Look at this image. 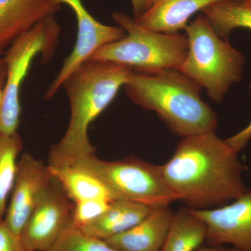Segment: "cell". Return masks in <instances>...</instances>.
<instances>
[{
  "instance_id": "obj_20",
  "label": "cell",
  "mask_w": 251,
  "mask_h": 251,
  "mask_svg": "<svg viewBox=\"0 0 251 251\" xmlns=\"http://www.w3.org/2000/svg\"><path fill=\"white\" fill-rule=\"evenodd\" d=\"M48 251H120L105 240L84 233L72 224Z\"/></svg>"
},
{
  "instance_id": "obj_10",
  "label": "cell",
  "mask_w": 251,
  "mask_h": 251,
  "mask_svg": "<svg viewBox=\"0 0 251 251\" xmlns=\"http://www.w3.org/2000/svg\"><path fill=\"white\" fill-rule=\"evenodd\" d=\"M192 211L205 224L207 245L251 251V189L226 205Z\"/></svg>"
},
{
  "instance_id": "obj_15",
  "label": "cell",
  "mask_w": 251,
  "mask_h": 251,
  "mask_svg": "<svg viewBox=\"0 0 251 251\" xmlns=\"http://www.w3.org/2000/svg\"><path fill=\"white\" fill-rule=\"evenodd\" d=\"M157 207L130 200H114L103 215L80 229L87 235L106 240L140 224Z\"/></svg>"
},
{
  "instance_id": "obj_28",
  "label": "cell",
  "mask_w": 251,
  "mask_h": 251,
  "mask_svg": "<svg viewBox=\"0 0 251 251\" xmlns=\"http://www.w3.org/2000/svg\"><path fill=\"white\" fill-rule=\"evenodd\" d=\"M156 1L157 0H153V4H154V3L156 2Z\"/></svg>"
},
{
  "instance_id": "obj_13",
  "label": "cell",
  "mask_w": 251,
  "mask_h": 251,
  "mask_svg": "<svg viewBox=\"0 0 251 251\" xmlns=\"http://www.w3.org/2000/svg\"><path fill=\"white\" fill-rule=\"evenodd\" d=\"M174 215L170 205L158 206L140 224L105 241L120 251H160Z\"/></svg>"
},
{
  "instance_id": "obj_21",
  "label": "cell",
  "mask_w": 251,
  "mask_h": 251,
  "mask_svg": "<svg viewBox=\"0 0 251 251\" xmlns=\"http://www.w3.org/2000/svg\"><path fill=\"white\" fill-rule=\"evenodd\" d=\"M112 201L104 199H92L74 202L72 224L80 228L90 224L108 210Z\"/></svg>"
},
{
  "instance_id": "obj_7",
  "label": "cell",
  "mask_w": 251,
  "mask_h": 251,
  "mask_svg": "<svg viewBox=\"0 0 251 251\" xmlns=\"http://www.w3.org/2000/svg\"><path fill=\"white\" fill-rule=\"evenodd\" d=\"M73 166L100 180L115 200H130L153 206L170 205L177 201L163 179L161 166L133 157L103 161L94 154L81 158Z\"/></svg>"
},
{
  "instance_id": "obj_14",
  "label": "cell",
  "mask_w": 251,
  "mask_h": 251,
  "mask_svg": "<svg viewBox=\"0 0 251 251\" xmlns=\"http://www.w3.org/2000/svg\"><path fill=\"white\" fill-rule=\"evenodd\" d=\"M221 1L227 0H157L148 11L135 21L151 30L176 34L184 30L193 15Z\"/></svg>"
},
{
  "instance_id": "obj_25",
  "label": "cell",
  "mask_w": 251,
  "mask_h": 251,
  "mask_svg": "<svg viewBox=\"0 0 251 251\" xmlns=\"http://www.w3.org/2000/svg\"><path fill=\"white\" fill-rule=\"evenodd\" d=\"M196 251H239L234 248H226L224 246H210L204 245L202 244L201 247L198 248Z\"/></svg>"
},
{
  "instance_id": "obj_17",
  "label": "cell",
  "mask_w": 251,
  "mask_h": 251,
  "mask_svg": "<svg viewBox=\"0 0 251 251\" xmlns=\"http://www.w3.org/2000/svg\"><path fill=\"white\" fill-rule=\"evenodd\" d=\"M206 226L191 209L175 212L171 228L160 251H196L206 239Z\"/></svg>"
},
{
  "instance_id": "obj_1",
  "label": "cell",
  "mask_w": 251,
  "mask_h": 251,
  "mask_svg": "<svg viewBox=\"0 0 251 251\" xmlns=\"http://www.w3.org/2000/svg\"><path fill=\"white\" fill-rule=\"evenodd\" d=\"M161 167L177 201L192 210L226 205L249 189L238 153L215 130L181 138L173 156Z\"/></svg>"
},
{
  "instance_id": "obj_8",
  "label": "cell",
  "mask_w": 251,
  "mask_h": 251,
  "mask_svg": "<svg viewBox=\"0 0 251 251\" xmlns=\"http://www.w3.org/2000/svg\"><path fill=\"white\" fill-rule=\"evenodd\" d=\"M74 203L52 176L20 235L25 251H48L72 224Z\"/></svg>"
},
{
  "instance_id": "obj_2",
  "label": "cell",
  "mask_w": 251,
  "mask_h": 251,
  "mask_svg": "<svg viewBox=\"0 0 251 251\" xmlns=\"http://www.w3.org/2000/svg\"><path fill=\"white\" fill-rule=\"evenodd\" d=\"M133 70L116 63L88 60L63 84L70 103V120L60 140L50 151L49 166H73L94 155L89 127L129 80Z\"/></svg>"
},
{
  "instance_id": "obj_24",
  "label": "cell",
  "mask_w": 251,
  "mask_h": 251,
  "mask_svg": "<svg viewBox=\"0 0 251 251\" xmlns=\"http://www.w3.org/2000/svg\"><path fill=\"white\" fill-rule=\"evenodd\" d=\"M134 19L143 16L153 4V0H130Z\"/></svg>"
},
{
  "instance_id": "obj_26",
  "label": "cell",
  "mask_w": 251,
  "mask_h": 251,
  "mask_svg": "<svg viewBox=\"0 0 251 251\" xmlns=\"http://www.w3.org/2000/svg\"><path fill=\"white\" fill-rule=\"evenodd\" d=\"M6 67L5 65L4 59L0 57V86L4 87L5 80H6Z\"/></svg>"
},
{
  "instance_id": "obj_6",
  "label": "cell",
  "mask_w": 251,
  "mask_h": 251,
  "mask_svg": "<svg viewBox=\"0 0 251 251\" xmlns=\"http://www.w3.org/2000/svg\"><path fill=\"white\" fill-rule=\"evenodd\" d=\"M60 26L53 16L44 18L18 36L5 51L6 80L0 104V135L17 133L21 116L20 90L38 54L49 59L55 49Z\"/></svg>"
},
{
  "instance_id": "obj_5",
  "label": "cell",
  "mask_w": 251,
  "mask_h": 251,
  "mask_svg": "<svg viewBox=\"0 0 251 251\" xmlns=\"http://www.w3.org/2000/svg\"><path fill=\"white\" fill-rule=\"evenodd\" d=\"M112 16L126 36L98 50L89 60L116 63L144 74L178 69L184 60L188 46L186 34L147 29L125 13L115 12Z\"/></svg>"
},
{
  "instance_id": "obj_27",
  "label": "cell",
  "mask_w": 251,
  "mask_h": 251,
  "mask_svg": "<svg viewBox=\"0 0 251 251\" xmlns=\"http://www.w3.org/2000/svg\"><path fill=\"white\" fill-rule=\"evenodd\" d=\"M243 4L249 9H251V0H245V1H243Z\"/></svg>"
},
{
  "instance_id": "obj_16",
  "label": "cell",
  "mask_w": 251,
  "mask_h": 251,
  "mask_svg": "<svg viewBox=\"0 0 251 251\" xmlns=\"http://www.w3.org/2000/svg\"><path fill=\"white\" fill-rule=\"evenodd\" d=\"M48 166L51 175L57 179L73 202L92 199L115 200L100 180L78 167Z\"/></svg>"
},
{
  "instance_id": "obj_12",
  "label": "cell",
  "mask_w": 251,
  "mask_h": 251,
  "mask_svg": "<svg viewBox=\"0 0 251 251\" xmlns=\"http://www.w3.org/2000/svg\"><path fill=\"white\" fill-rule=\"evenodd\" d=\"M60 9L55 0H0V53L18 36Z\"/></svg>"
},
{
  "instance_id": "obj_22",
  "label": "cell",
  "mask_w": 251,
  "mask_h": 251,
  "mask_svg": "<svg viewBox=\"0 0 251 251\" xmlns=\"http://www.w3.org/2000/svg\"><path fill=\"white\" fill-rule=\"evenodd\" d=\"M0 251H25L20 237L11 231L4 220L0 221Z\"/></svg>"
},
{
  "instance_id": "obj_19",
  "label": "cell",
  "mask_w": 251,
  "mask_h": 251,
  "mask_svg": "<svg viewBox=\"0 0 251 251\" xmlns=\"http://www.w3.org/2000/svg\"><path fill=\"white\" fill-rule=\"evenodd\" d=\"M22 140L17 133L0 135V221L4 219L6 201L14 186L18 156L22 150Z\"/></svg>"
},
{
  "instance_id": "obj_11",
  "label": "cell",
  "mask_w": 251,
  "mask_h": 251,
  "mask_svg": "<svg viewBox=\"0 0 251 251\" xmlns=\"http://www.w3.org/2000/svg\"><path fill=\"white\" fill-rule=\"evenodd\" d=\"M52 179L48 165L29 153H23L18 160L11 201L4 219L18 237Z\"/></svg>"
},
{
  "instance_id": "obj_3",
  "label": "cell",
  "mask_w": 251,
  "mask_h": 251,
  "mask_svg": "<svg viewBox=\"0 0 251 251\" xmlns=\"http://www.w3.org/2000/svg\"><path fill=\"white\" fill-rule=\"evenodd\" d=\"M133 103L154 112L181 138L214 131L218 117L201 98L202 88L177 69L144 74L133 71L124 86Z\"/></svg>"
},
{
  "instance_id": "obj_9",
  "label": "cell",
  "mask_w": 251,
  "mask_h": 251,
  "mask_svg": "<svg viewBox=\"0 0 251 251\" xmlns=\"http://www.w3.org/2000/svg\"><path fill=\"white\" fill-rule=\"evenodd\" d=\"M55 1L60 5H68L74 11L77 21V35L72 53L64 60L62 69L46 90V100L52 99L68 77L88 61L94 52L126 36V31L120 26L106 25L97 21L87 11L81 0Z\"/></svg>"
},
{
  "instance_id": "obj_23",
  "label": "cell",
  "mask_w": 251,
  "mask_h": 251,
  "mask_svg": "<svg viewBox=\"0 0 251 251\" xmlns=\"http://www.w3.org/2000/svg\"><path fill=\"white\" fill-rule=\"evenodd\" d=\"M249 92L251 94V82L249 85ZM251 139V120L247 126L242 130L235 133L229 138L226 139L229 145L234 149L238 153L247 147L248 143Z\"/></svg>"
},
{
  "instance_id": "obj_4",
  "label": "cell",
  "mask_w": 251,
  "mask_h": 251,
  "mask_svg": "<svg viewBox=\"0 0 251 251\" xmlns=\"http://www.w3.org/2000/svg\"><path fill=\"white\" fill-rule=\"evenodd\" d=\"M184 31L188 51L178 70L204 88L213 101L221 103L232 86L242 80L245 57L221 37L203 15Z\"/></svg>"
},
{
  "instance_id": "obj_18",
  "label": "cell",
  "mask_w": 251,
  "mask_h": 251,
  "mask_svg": "<svg viewBox=\"0 0 251 251\" xmlns=\"http://www.w3.org/2000/svg\"><path fill=\"white\" fill-rule=\"evenodd\" d=\"M203 16L221 37L227 39L234 29L251 31V9L243 1L227 0L214 3L202 10Z\"/></svg>"
}]
</instances>
